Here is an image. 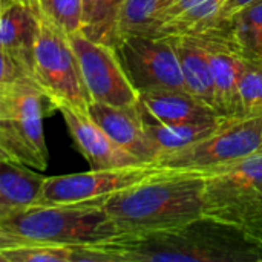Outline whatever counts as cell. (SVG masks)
Returning <instances> with one entry per match:
<instances>
[{
    "label": "cell",
    "instance_id": "obj_1",
    "mask_svg": "<svg viewBox=\"0 0 262 262\" xmlns=\"http://www.w3.org/2000/svg\"><path fill=\"white\" fill-rule=\"evenodd\" d=\"M262 262V249L201 218L184 227L123 233L74 247V262Z\"/></svg>",
    "mask_w": 262,
    "mask_h": 262
},
{
    "label": "cell",
    "instance_id": "obj_2",
    "mask_svg": "<svg viewBox=\"0 0 262 262\" xmlns=\"http://www.w3.org/2000/svg\"><path fill=\"white\" fill-rule=\"evenodd\" d=\"M203 170H169L163 177L101 200L118 235L184 227L203 218Z\"/></svg>",
    "mask_w": 262,
    "mask_h": 262
},
{
    "label": "cell",
    "instance_id": "obj_3",
    "mask_svg": "<svg viewBox=\"0 0 262 262\" xmlns=\"http://www.w3.org/2000/svg\"><path fill=\"white\" fill-rule=\"evenodd\" d=\"M203 172V218L262 249V154Z\"/></svg>",
    "mask_w": 262,
    "mask_h": 262
},
{
    "label": "cell",
    "instance_id": "obj_4",
    "mask_svg": "<svg viewBox=\"0 0 262 262\" xmlns=\"http://www.w3.org/2000/svg\"><path fill=\"white\" fill-rule=\"evenodd\" d=\"M0 226L35 244L92 246L118 232L100 201L74 204H34L8 212Z\"/></svg>",
    "mask_w": 262,
    "mask_h": 262
},
{
    "label": "cell",
    "instance_id": "obj_5",
    "mask_svg": "<svg viewBox=\"0 0 262 262\" xmlns=\"http://www.w3.org/2000/svg\"><path fill=\"white\" fill-rule=\"evenodd\" d=\"M43 100L31 77L0 88V152L38 172L46 170L49 161Z\"/></svg>",
    "mask_w": 262,
    "mask_h": 262
},
{
    "label": "cell",
    "instance_id": "obj_6",
    "mask_svg": "<svg viewBox=\"0 0 262 262\" xmlns=\"http://www.w3.org/2000/svg\"><path fill=\"white\" fill-rule=\"evenodd\" d=\"M31 69L34 83L54 109L69 106L88 112L91 97L69 35L41 12L32 48Z\"/></svg>",
    "mask_w": 262,
    "mask_h": 262
},
{
    "label": "cell",
    "instance_id": "obj_7",
    "mask_svg": "<svg viewBox=\"0 0 262 262\" xmlns=\"http://www.w3.org/2000/svg\"><path fill=\"white\" fill-rule=\"evenodd\" d=\"M262 154V117H221L206 138L167 155L155 164L172 170H206Z\"/></svg>",
    "mask_w": 262,
    "mask_h": 262
},
{
    "label": "cell",
    "instance_id": "obj_8",
    "mask_svg": "<svg viewBox=\"0 0 262 262\" xmlns=\"http://www.w3.org/2000/svg\"><path fill=\"white\" fill-rule=\"evenodd\" d=\"M114 48L138 95L161 89L186 91L180 60L170 38L130 34L118 38Z\"/></svg>",
    "mask_w": 262,
    "mask_h": 262
},
{
    "label": "cell",
    "instance_id": "obj_9",
    "mask_svg": "<svg viewBox=\"0 0 262 262\" xmlns=\"http://www.w3.org/2000/svg\"><path fill=\"white\" fill-rule=\"evenodd\" d=\"M170 169L154 163H141L126 167L101 169L69 175L46 177L37 204H74L100 201L117 192L163 177Z\"/></svg>",
    "mask_w": 262,
    "mask_h": 262
},
{
    "label": "cell",
    "instance_id": "obj_10",
    "mask_svg": "<svg viewBox=\"0 0 262 262\" xmlns=\"http://www.w3.org/2000/svg\"><path fill=\"white\" fill-rule=\"evenodd\" d=\"M68 35L91 101L118 107L135 106L138 103V92L129 81L115 48L92 40L83 31Z\"/></svg>",
    "mask_w": 262,
    "mask_h": 262
},
{
    "label": "cell",
    "instance_id": "obj_11",
    "mask_svg": "<svg viewBox=\"0 0 262 262\" xmlns=\"http://www.w3.org/2000/svg\"><path fill=\"white\" fill-rule=\"evenodd\" d=\"M204 49L212 68L215 84V109L220 115H241L239 80L244 66V54L232 34V21L226 26L192 37Z\"/></svg>",
    "mask_w": 262,
    "mask_h": 262
},
{
    "label": "cell",
    "instance_id": "obj_12",
    "mask_svg": "<svg viewBox=\"0 0 262 262\" xmlns=\"http://www.w3.org/2000/svg\"><path fill=\"white\" fill-rule=\"evenodd\" d=\"M74 144L89 163L91 169H115L141 164L137 157L120 147L91 117L88 112L61 106L58 107Z\"/></svg>",
    "mask_w": 262,
    "mask_h": 262
},
{
    "label": "cell",
    "instance_id": "obj_13",
    "mask_svg": "<svg viewBox=\"0 0 262 262\" xmlns=\"http://www.w3.org/2000/svg\"><path fill=\"white\" fill-rule=\"evenodd\" d=\"M88 114L120 147L143 163L155 164L158 155L146 132L137 104L118 107L91 101Z\"/></svg>",
    "mask_w": 262,
    "mask_h": 262
},
{
    "label": "cell",
    "instance_id": "obj_14",
    "mask_svg": "<svg viewBox=\"0 0 262 262\" xmlns=\"http://www.w3.org/2000/svg\"><path fill=\"white\" fill-rule=\"evenodd\" d=\"M137 107L144 118L163 124L207 123L223 117L187 91L177 89L143 92L138 95Z\"/></svg>",
    "mask_w": 262,
    "mask_h": 262
},
{
    "label": "cell",
    "instance_id": "obj_15",
    "mask_svg": "<svg viewBox=\"0 0 262 262\" xmlns=\"http://www.w3.org/2000/svg\"><path fill=\"white\" fill-rule=\"evenodd\" d=\"M38 21L40 12L34 0H0V49L23 58L32 68Z\"/></svg>",
    "mask_w": 262,
    "mask_h": 262
},
{
    "label": "cell",
    "instance_id": "obj_16",
    "mask_svg": "<svg viewBox=\"0 0 262 262\" xmlns=\"http://www.w3.org/2000/svg\"><path fill=\"white\" fill-rule=\"evenodd\" d=\"M170 40L180 60L186 91L215 109V84L206 49L192 37H172Z\"/></svg>",
    "mask_w": 262,
    "mask_h": 262
},
{
    "label": "cell",
    "instance_id": "obj_17",
    "mask_svg": "<svg viewBox=\"0 0 262 262\" xmlns=\"http://www.w3.org/2000/svg\"><path fill=\"white\" fill-rule=\"evenodd\" d=\"M46 177L38 175L32 167L0 157V201L11 212L38 203Z\"/></svg>",
    "mask_w": 262,
    "mask_h": 262
},
{
    "label": "cell",
    "instance_id": "obj_18",
    "mask_svg": "<svg viewBox=\"0 0 262 262\" xmlns=\"http://www.w3.org/2000/svg\"><path fill=\"white\" fill-rule=\"evenodd\" d=\"M223 0H198L172 18L158 25L150 35L158 37H198L226 26L221 17Z\"/></svg>",
    "mask_w": 262,
    "mask_h": 262
},
{
    "label": "cell",
    "instance_id": "obj_19",
    "mask_svg": "<svg viewBox=\"0 0 262 262\" xmlns=\"http://www.w3.org/2000/svg\"><path fill=\"white\" fill-rule=\"evenodd\" d=\"M141 118L144 121L146 132H147V135L157 150V155L160 158L163 155L181 150V149L206 138L207 135H210L216 129L221 117L215 121L186 123V124H163V123L144 118L143 115H141Z\"/></svg>",
    "mask_w": 262,
    "mask_h": 262
},
{
    "label": "cell",
    "instance_id": "obj_20",
    "mask_svg": "<svg viewBox=\"0 0 262 262\" xmlns=\"http://www.w3.org/2000/svg\"><path fill=\"white\" fill-rule=\"evenodd\" d=\"M232 21V34L244 55H262V0L241 11Z\"/></svg>",
    "mask_w": 262,
    "mask_h": 262
},
{
    "label": "cell",
    "instance_id": "obj_21",
    "mask_svg": "<svg viewBox=\"0 0 262 262\" xmlns=\"http://www.w3.org/2000/svg\"><path fill=\"white\" fill-rule=\"evenodd\" d=\"M121 2L123 0H92L91 12L81 31L92 40L114 46Z\"/></svg>",
    "mask_w": 262,
    "mask_h": 262
},
{
    "label": "cell",
    "instance_id": "obj_22",
    "mask_svg": "<svg viewBox=\"0 0 262 262\" xmlns=\"http://www.w3.org/2000/svg\"><path fill=\"white\" fill-rule=\"evenodd\" d=\"M160 0H123L117 20L115 43L130 34H149Z\"/></svg>",
    "mask_w": 262,
    "mask_h": 262
},
{
    "label": "cell",
    "instance_id": "obj_23",
    "mask_svg": "<svg viewBox=\"0 0 262 262\" xmlns=\"http://www.w3.org/2000/svg\"><path fill=\"white\" fill-rule=\"evenodd\" d=\"M239 98L241 115L262 117V55H244Z\"/></svg>",
    "mask_w": 262,
    "mask_h": 262
},
{
    "label": "cell",
    "instance_id": "obj_24",
    "mask_svg": "<svg viewBox=\"0 0 262 262\" xmlns=\"http://www.w3.org/2000/svg\"><path fill=\"white\" fill-rule=\"evenodd\" d=\"M38 11L66 34L83 29V0H34Z\"/></svg>",
    "mask_w": 262,
    "mask_h": 262
},
{
    "label": "cell",
    "instance_id": "obj_25",
    "mask_svg": "<svg viewBox=\"0 0 262 262\" xmlns=\"http://www.w3.org/2000/svg\"><path fill=\"white\" fill-rule=\"evenodd\" d=\"M0 262H74V247L54 244L23 246L0 253Z\"/></svg>",
    "mask_w": 262,
    "mask_h": 262
},
{
    "label": "cell",
    "instance_id": "obj_26",
    "mask_svg": "<svg viewBox=\"0 0 262 262\" xmlns=\"http://www.w3.org/2000/svg\"><path fill=\"white\" fill-rule=\"evenodd\" d=\"M25 77L32 78L31 66L12 52L0 49V88Z\"/></svg>",
    "mask_w": 262,
    "mask_h": 262
},
{
    "label": "cell",
    "instance_id": "obj_27",
    "mask_svg": "<svg viewBox=\"0 0 262 262\" xmlns=\"http://www.w3.org/2000/svg\"><path fill=\"white\" fill-rule=\"evenodd\" d=\"M34 244L35 243H32L17 233H12L0 226V253H3L6 250L17 249V247H23V246H34Z\"/></svg>",
    "mask_w": 262,
    "mask_h": 262
},
{
    "label": "cell",
    "instance_id": "obj_28",
    "mask_svg": "<svg viewBox=\"0 0 262 262\" xmlns=\"http://www.w3.org/2000/svg\"><path fill=\"white\" fill-rule=\"evenodd\" d=\"M261 0H223V9H221V17L226 21L233 20L241 11H244L246 8L258 3Z\"/></svg>",
    "mask_w": 262,
    "mask_h": 262
},
{
    "label": "cell",
    "instance_id": "obj_29",
    "mask_svg": "<svg viewBox=\"0 0 262 262\" xmlns=\"http://www.w3.org/2000/svg\"><path fill=\"white\" fill-rule=\"evenodd\" d=\"M91 6H92V0H83V9H84V21H86V18H88V15H89V12H91ZM84 21H83V26H84Z\"/></svg>",
    "mask_w": 262,
    "mask_h": 262
},
{
    "label": "cell",
    "instance_id": "obj_30",
    "mask_svg": "<svg viewBox=\"0 0 262 262\" xmlns=\"http://www.w3.org/2000/svg\"><path fill=\"white\" fill-rule=\"evenodd\" d=\"M2 155H3V154L0 152V157H2ZM6 213H8V210H6V209H5V207L2 206V201H0V218H3V216H5Z\"/></svg>",
    "mask_w": 262,
    "mask_h": 262
}]
</instances>
